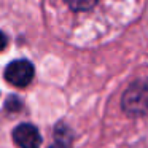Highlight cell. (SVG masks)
<instances>
[{
	"mask_svg": "<svg viewBox=\"0 0 148 148\" xmlns=\"http://www.w3.org/2000/svg\"><path fill=\"white\" fill-rule=\"evenodd\" d=\"M99 0H65V3L72 8L73 11H88L92 10L97 5Z\"/></svg>",
	"mask_w": 148,
	"mask_h": 148,
	"instance_id": "cell-5",
	"label": "cell"
},
{
	"mask_svg": "<svg viewBox=\"0 0 148 148\" xmlns=\"http://www.w3.org/2000/svg\"><path fill=\"white\" fill-rule=\"evenodd\" d=\"M34 65L29 61L24 59H18L8 64V67L5 69V78L10 84L16 88H26L27 84H30V81L34 80Z\"/></svg>",
	"mask_w": 148,
	"mask_h": 148,
	"instance_id": "cell-2",
	"label": "cell"
},
{
	"mask_svg": "<svg viewBox=\"0 0 148 148\" xmlns=\"http://www.w3.org/2000/svg\"><path fill=\"white\" fill-rule=\"evenodd\" d=\"M121 107L129 116L148 115V78H138L129 84L123 94Z\"/></svg>",
	"mask_w": 148,
	"mask_h": 148,
	"instance_id": "cell-1",
	"label": "cell"
},
{
	"mask_svg": "<svg viewBox=\"0 0 148 148\" xmlns=\"http://www.w3.org/2000/svg\"><path fill=\"white\" fill-rule=\"evenodd\" d=\"M14 143L19 148H38L42 145V135L34 124L23 123L11 132Z\"/></svg>",
	"mask_w": 148,
	"mask_h": 148,
	"instance_id": "cell-3",
	"label": "cell"
},
{
	"mask_svg": "<svg viewBox=\"0 0 148 148\" xmlns=\"http://www.w3.org/2000/svg\"><path fill=\"white\" fill-rule=\"evenodd\" d=\"M49 148H72V134L67 126H58L54 132V143Z\"/></svg>",
	"mask_w": 148,
	"mask_h": 148,
	"instance_id": "cell-4",
	"label": "cell"
},
{
	"mask_svg": "<svg viewBox=\"0 0 148 148\" xmlns=\"http://www.w3.org/2000/svg\"><path fill=\"white\" fill-rule=\"evenodd\" d=\"M7 46V35L3 32H0V51H3Z\"/></svg>",
	"mask_w": 148,
	"mask_h": 148,
	"instance_id": "cell-6",
	"label": "cell"
}]
</instances>
